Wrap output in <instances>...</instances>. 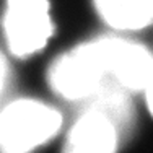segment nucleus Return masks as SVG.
I'll return each mask as SVG.
<instances>
[{"label":"nucleus","instance_id":"1a4fd4ad","mask_svg":"<svg viewBox=\"0 0 153 153\" xmlns=\"http://www.w3.org/2000/svg\"><path fill=\"white\" fill-rule=\"evenodd\" d=\"M145 94H147V104H148V109H150L152 116H153V74L150 76V82L148 85L145 86Z\"/></svg>","mask_w":153,"mask_h":153},{"label":"nucleus","instance_id":"6e6552de","mask_svg":"<svg viewBox=\"0 0 153 153\" xmlns=\"http://www.w3.org/2000/svg\"><path fill=\"white\" fill-rule=\"evenodd\" d=\"M7 85H8V62H7L3 52L0 51V109H2V103L5 98Z\"/></svg>","mask_w":153,"mask_h":153},{"label":"nucleus","instance_id":"7ed1b4c3","mask_svg":"<svg viewBox=\"0 0 153 153\" xmlns=\"http://www.w3.org/2000/svg\"><path fill=\"white\" fill-rule=\"evenodd\" d=\"M3 33L13 56L30 57L44 49L54 33L47 0H7Z\"/></svg>","mask_w":153,"mask_h":153},{"label":"nucleus","instance_id":"0eeeda50","mask_svg":"<svg viewBox=\"0 0 153 153\" xmlns=\"http://www.w3.org/2000/svg\"><path fill=\"white\" fill-rule=\"evenodd\" d=\"M98 15L116 30H142L153 23V0H93Z\"/></svg>","mask_w":153,"mask_h":153},{"label":"nucleus","instance_id":"20e7f679","mask_svg":"<svg viewBox=\"0 0 153 153\" xmlns=\"http://www.w3.org/2000/svg\"><path fill=\"white\" fill-rule=\"evenodd\" d=\"M111 80L127 91H142L153 74V56L145 46L121 38H104Z\"/></svg>","mask_w":153,"mask_h":153},{"label":"nucleus","instance_id":"423d86ee","mask_svg":"<svg viewBox=\"0 0 153 153\" xmlns=\"http://www.w3.org/2000/svg\"><path fill=\"white\" fill-rule=\"evenodd\" d=\"M129 93L130 91H127L116 82H108L88 100L83 101V108L98 111L108 119H111L124 138L132 132L134 119H135Z\"/></svg>","mask_w":153,"mask_h":153},{"label":"nucleus","instance_id":"39448f33","mask_svg":"<svg viewBox=\"0 0 153 153\" xmlns=\"http://www.w3.org/2000/svg\"><path fill=\"white\" fill-rule=\"evenodd\" d=\"M122 135L116 124L101 112L82 108L68 130L62 153H116Z\"/></svg>","mask_w":153,"mask_h":153},{"label":"nucleus","instance_id":"f257e3e1","mask_svg":"<svg viewBox=\"0 0 153 153\" xmlns=\"http://www.w3.org/2000/svg\"><path fill=\"white\" fill-rule=\"evenodd\" d=\"M108 82L112 80L104 38L78 44L57 57L47 70L49 86L67 101L88 100Z\"/></svg>","mask_w":153,"mask_h":153},{"label":"nucleus","instance_id":"f03ea898","mask_svg":"<svg viewBox=\"0 0 153 153\" xmlns=\"http://www.w3.org/2000/svg\"><path fill=\"white\" fill-rule=\"evenodd\" d=\"M62 116L38 100L21 98L0 109V153H33L57 135Z\"/></svg>","mask_w":153,"mask_h":153}]
</instances>
